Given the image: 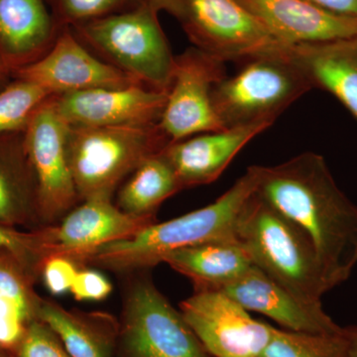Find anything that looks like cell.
Instances as JSON below:
<instances>
[{
  "label": "cell",
  "mask_w": 357,
  "mask_h": 357,
  "mask_svg": "<svg viewBox=\"0 0 357 357\" xmlns=\"http://www.w3.org/2000/svg\"><path fill=\"white\" fill-rule=\"evenodd\" d=\"M256 167V194L311 241L332 288L349 280L357 265V206L324 157L305 152L279 165Z\"/></svg>",
  "instance_id": "6da1fadb"
},
{
  "label": "cell",
  "mask_w": 357,
  "mask_h": 357,
  "mask_svg": "<svg viewBox=\"0 0 357 357\" xmlns=\"http://www.w3.org/2000/svg\"><path fill=\"white\" fill-rule=\"evenodd\" d=\"M257 167L246 173L213 203L164 222H154L135 236L93 251L86 265L116 273L144 271L163 263L178 249L236 239L237 220L257 188Z\"/></svg>",
  "instance_id": "7a4b0ae2"
},
{
  "label": "cell",
  "mask_w": 357,
  "mask_h": 357,
  "mask_svg": "<svg viewBox=\"0 0 357 357\" xmlns=\"http://www.w3.org/2000/svg\"><path fill=\"white\" fill-rule=\"evenodd\" d=\"M236 237L256 267L303 302L321 305L332 290L311 241L256 192L239 215Z\"/></svg>",
  "instance_id": "3957f363"
},
{
  "label": "cell",
  "mask_w": 357,
  "mask_h": 357,
  "mask_svg": "<svg viewBox=\"0 0 357 357\" xmlns=\"http://www.w3.org/2000/svg\"><path fill=\"white\" fill-rule=\"evenodd\" d=\"M159 11L146 0L96 20L69 27L96 56L154 91L168 93L175 56Z\"/></svg>",
  "instance_id": "277c9868"
},
{
  "label": "cell",
  "mask_w": 357,
  "mask_h": 357,
  "mask_svg": "<svg viewBox=\"0 0 357 357\" xmlns=\"http://www.w3.org/2000/svg\"><path fill=\"white\" fill-rule=\"evenodd\" d=\"M170 143L159 123L70 126L68 156L79 201L112 199L119 185Z\"/></svg>",
  "instance_id": "5b68a950"
},
{
  "label": "cell",
  "mask_w": 357,
  "mask_h": 357,
  "mask_svg": "<svg viewBox=\"0 0 357 357\" xmlns=\"http://www.w3.org/2000/svg\"><path fill=\"white\" fill-rule=\"evenodd\" d=\"M287 47L246 59L231 77L213 89V100L223 128L267 124L312 86L288 54Z\"/></svg>",
  "instance_id": "8992f818"
},
{
  "label": "cell",
  "mask_w": 357,
  "mask_h": 357,
  "mask_svg": "<svg viewBox=\"0 0 357 357\" xmlns=\"http://www.w3.org/2000/svg\"><path fill=\"white\" fill-rule=\"evenodd\" d=\"M116 357H213L148 274L124 293Z\"/></svg>",
  "instance_id": "52a82bcc"
},
{
  "label": "cell",
  "mask_w": 357,
  "mask_h": 357,
  "mask_svg": "<svg viewBox=\"0 0 357 357\" xmlns=\"http://www.w3.org/2000/svg\"><path fill=\"white\" fill-rule=\"evenodd\" d=\"M178 22L194 47L223 62H243L287 46L239 0H181Z\"/></svg>",
  "instance_id": "ba28073f"
},
{
  "label": "cell",
  "mask_w": 357,
  "mask_h": 357,
  "mask_svg": "<svg viewBox=\"0 0 357 357\" xmlns=\"http://www.w3.org/2000/svg\"><path fill=\"white\" fill-rule=\"evenodd\" d=\"M52 96L35 112L23 133L36 181L42 227L56 225L81 203L68 156L70 126L58 114Z\"/></svg>",
  "instance_id": "9c48e42d"
},
{
  "label": "cell",
  "mask_w": 357,
  "mask_h": 357,
  "mask_svg": "<svg viewBox=\"0 0 357 357\" xmlns=\"http://www.w3.org/2000/svg\"><path fill=\"white\" fill-rule=\"evenodd\" d=\"M227 76L225 62L196 47L175 56L172 82L159 126L170 143L222 130L213 93Z\"/></svg>",
  "instance_id": "30bf717a"
},
{
  "label": "cell",
  "mask_w": 357,
  "mask_h": 357,
  "mask_svg": "<svg viewBox=\"0 0 357 357\" xmlns=\"http://www.w3.org/2000/svg\"><path fill=\"white\" fill-rule=\"evenodd\" d=\"M180 312L213 357H260L274 326L257 321L218 289H195Z\"/></svg>",
  "instance_id": "8fae6325"
},
{
  "label": "cell",
  "mask_w": 357,
  "mask_h": 357,
  "mask_svg": "<svg viewBox=\"0 0 357 357\" xmlns=\"http://www.w3.org/2000/svg\"><path fill=\"white\" fill-rule=\"evenodd\" d=\"M13 79L38 84L52 96L95 89H121L142 84L89 50L69 27L59 33L50 50Z\"/></svg>",
  "instance_id": "7c38bea8"
},
{
  "label": "cell",
  "mask_w": 357,
  "mask_h": 357,
  "mask_svg": "<svg viewBox=\"0 0 357 357\" xmlns=\"http://www.w3.org/2000/svg\"><path fill=\"white\" fill-rule=\"evenodd\" d=\"M156 222V218L124 213L112 199H84L60 222L49 225L52 251L84 267L89 255L100 246L128 239Z\"/></svg>",
  "instance_id": "4fadbf2b"
},
{
  "label": "cell",
  "mask_w": 357,
  "mask_h": 357,
  "mask_svg": "<svg viewBox=\"0 0 357 357\" xmlns=\"http://www.w3.org/2000/svg\"><path fill=\"white\" fill-rule=\"evenodd\" d=\"M167 93L135 84L53 96L52 100L70 126H150L159 123Z\"/></svg>",
  "instance_id": "5bb4252c"
},
{
  "label": "cell",
  "mask_w": 357,
  "mask_h": 357,
  "mask_svg": "<svg viewBox=\"0 0 357 357\" xmlns=\"http://www.w3.org/2000/svg\"><path fill=\"white\" fill-rule=\"evenodd\" d=\"M246 311L264 314L284 330L310 333H338L340 326L321 305L307 304L253 266L243 277L218 289Z\"/></svg>",
  "instance_id": "9a60e30c"
},
{
  "label": "cell",
  "mask_w": 357,
  "mask_h": 357,
  "mask_svg": "<svg viewBox=\"0 0 357 357\" xmlns=\"http://www.w3.org/2000/svg\"><path fill=\"white\" fill-rule=\"evenodd\" d=\"M269 128L253 124L201 133L169 143L163 154L182 190L208 185L222 175L244 146Z\"/></svg>",
  "instance_id": "2e32d148"
},
{
  "label": "cell",
  "mask_w": 357,
  "mask_h": 357,
  "mask_svg": "<svg viewBox=\"0 0 357 357\" xmlns=\"http://www.w3.org/2000/svg\"><path fill=\"white\" fill-rule=\"evenodd\" d=\"M284 45L318 43L357 36V18L321 10L306 0H239Z\"/></svg>",
  "instance_id": "e0dca14e"
},
{
  "label": "cell",
  "mask_w": 357,
  "mask_h": 357,
  "mask_svg": "<svg viewBox=\"0 0 357 357\" xmlns=\"http://www.w3.org/2000/svg\"><path fill=\"white\" fill-rule=\"evenodd\" d=\"M62 29L46 0H0V65L13 77L43 57Z\"/></svg>",
  "instance_id": "ac0fdd59"
},
{
  "label": "cell",
  "mask_w": 357,
  "mask_h": 357,
  "mask_svg": "<svg viewBox=\"0 0 357 357\" xmlns=\"http://www.w3.org/2000/svg\"><path fill=\"white\" fill-rule=\"evenodd\" d=\"M287 51L312 88L335 96L357 121V36L289 45Z\"/></svg>",
  "instance_id": "d6986e66"
},
{
  "label": "cell",
  "mask_w": 357,
  "mask_h": 357,
  "mask_svg": "<svg viewBox=\"0 0 357 357\" xmlns=\"http://www.w3.org/2000/svg\"><path fill=\"white\" fill-rule=\"evenodd\" d=\"M23 133L0 135V223L35 229L42 227L36 181L26 153Z\"/></svg>",
  "instance_id": "ffe728a7"
},
{
  "label": "cell",
  "mask_w": 357,
  "mask_h": 357,
  "mask_svg": "<svg viewBox=\"0 0 357 357\" xmlns=\"http://www.w3.org/2000/svg\"><path fill=\"white\" fill-rule=\"evenodd\" d=\"M38 319L53 328L72 357H116L119 319L109 312L68 310L43 299Z\"/></svg>",
  "instance_id": "44dd1931"
},
{
  "label": "cell",
  "mask_w": 357,
  "mask_h": 357,
  "mask_svg": "<svg viewBox=\"0 0 357 357\" xmlns=\"http://www.w3.org/2000/svg\"><path fill=\"white\" fill-rule=\"evenodd\" d=\"M37 277L9 251L0 249V351L15 357L28 326L38 319L43 298L34 289Z\"/></svg>",
  "instance_id": "7402d4cb"
},
{
  "label": "cell",
  "mask_w": 357,
  "mask_h": 357,
  "mask_svg": "<svg viewBox=\"0 0 357 357\" xmlns=\"http://www.w3.org/2000/svg\"><path fill=\"white\" fill-rule=\"evenodd\" d=\"M192 281L194 289H220L248 273L255 264L236 239L178 249L163 259Z\"/></svg>",
  "instance_id": "603a6c76"
},
{
  "label": "cell",
  "mask_w": 357,
  "mask_h": 357,
  "mask_svg": "<svg viewBox=\"0 0 357 357\" xmlns=\"http://www.w3.org/2000/svg\"><path fill=\"white\" fill-rule=\"evenodd\" d=\"M180 191L177 175L162 151L148 157L126 178L115 204L129 215L156 218L160 206Z\"/></svg>",
  "instance_id": "cb8c5ba5"
},
{
  "label": "cell",
  "mask_w": 357,
  "mask_h": 357,
  "mask_svg": "<svg viewBox=\"0 0 357 357\" xmlns=\"http://www.w3.org/2000/svg\"><path fill=\"white\" fill-rule=\"evenodd\" d=\"M260 357H347L344 328L338 333H310L274 328Z\"/></svg>",
  "instance_id": "d4e9b609"
},
{
  "label": "cell",
  "mask_w": 357,
  "mask_h": 357,
  "mask_svg": "<svg viewBox=\"0 0 357 357\" xmlns=\"http://www.w3.org/2000/svg\"><path fill=\"white\" fill-rule=\"evenodd\" d=\"M52 95L38 84L15 79L0 89V135L24 132L37 112Z\"/></svg>",
  "instance_id": "484cf974"
},
{
  "label": "cell",
  "mask_w": 357,
  "mask_h": 357,
  "mask_svg": "<svg viewBox=\"0 0 357 357\" xmlns=\"http://www.w3.org/2000/svg\"><path fill=\"white\" fill-rule=\"evenodd\" d=\"M0 249L9 251L37 278L42 264L52 252L48 225L22 231L0 223Z\"/></svg>",
  "instance_id": "4316f807"
},
{
  "label": "cell",
  "mask_w": 357,
  "mask_h": 357,
  "mask_svg": "<svg viewBox=\"0 0 357 357\" xmlns=\"http://www.w3.org/2000/svg\"><path fill=\"white\" fill-rule=\"evenodd\" d=\"M140 0H46L61 28L96 20L128 9Z\"/></svg>",
  "instance_id": "83f0119b"
},
{
  "label": "cell",
  "mask_w": 357,
  "mask_h": 357,
  "mask_svg": "<svg viewBox=\"0 0 357 357\" xmlns=\"http://www.w3.org/2000/svg\"><path fill=\"white\" fill-rule=\"evenodd\" d=\"M15 357H72L61 338L41 319L33 321L18 345Z\"/></svg>",
  "instance_id": "f1b7e54d"
},
{
  "label": "cell",
  "mask_w": 357,
  "mask_h": 357,
  "mask_svg": "<svg viewBox=\"0 0 357 357\" xmlns=\"http://www.w3.org/2000/svg\"><path fill=\"white\" fill-rule=\"evenodd\" d=\"M79 264L64 255H51L44 260L40 271L46 288L52 295H63L69 292L77 272Z\"/></svg>",
  "instance_id": "f546056e"
},
{
  "label": "cell",
  "mask_w": 357,
  "mask_h": 357,
  "mask_svg": "<svg viewBox=\"0 0 357 357\" xmlns=\"http://www.w3.org/2000/svg\"><path fill=\"white\" fill-rule=\"evenodd\" d=\"M70 292L77 301H103L112 292L109 279L96 270L79 268Z\"/></svg>",
  "instance_id": "4dcf8cb0"
},
{
  "label": "cell",
  "mask_w": 357,
  "mask_h": 357,
  "mask_svg": "<svg viewBox=\"0 0 357 357\" xmlns=\"http://www.w3.org/2000/svg\"><path fill=\"white\" fill-rule=\"evenodd\" d=\"M306 1L328 13L345 16V17L357 18V0H306Z\"/></svg>",
  "instance_id": "1f68e13d"
},
{
  "label": "cell",
  "mask_w": 357,
  "mask_h": 357,
  "mask_svg": "<svg viewBox=\"0 0 357 357\" xmlns=\"http://www.w3.org/2000/svg\"><path fill=\"white\" fill-rule=\"evenodd\" d=\"M146 1L159 13L160 11H166L177 20L180 18L181 13H182V1L181 0H146Z\"/></svg>",
  "instance_id": "d6a6232c"
},
{
  "label": "cell",
  "mask_w": 357,
  "mask_h": 357,
  "mask_svg": "<svg viewBox=\"0 0 357 357\" xmlns=\"http://www.w3.org/2000/svg\"><path fill=\"white\" fill-rule=\"evenodd\" d=\"M344 337L347 342V357H357V325L345 326Z\"/></svg>",
  "instance_id": "836d02e7"
},
{
  "label": "cell",
  "mask_w": 357,
  "mask_h": 357,
  "mask_svg": "<svg viewBox=\"0 0 357 357\" xmlns=\"http://www.w3.org/2000/svg\"><path fill=\"white\" fill-rule=\"evenodd\" d=\"M8 77H10L7 75L6 70H4L3 68H2V66L0 65V84L3 83V82L6 81V79H8Z\"/></svg>",
  "instance_id": "e575fe53"
},
{
  "label": "cell",
  "mask_w": 357,
  "mask_h": 357,
  "mask_svg": "<svg viewBox=\"0 0 357 357\" xmlns=\"http://www.w3.org/2000/svg\"><path fill=\"white\" fill-rule=\"evenodd\" d=\"M0 356H3V357H7L6 356H4V354H2V352H1V351H0Z\"/></svg>",
  "instance_id": "d590c367"
},
{
  "label": "cell",
  "mask_w": 357,
  "mask_h": 357,
  "mask_svg": "<svg viewBox=\"0 0 357 357\" xmlns=\"http://www.w3.org/2000/svg\"><path fill=\"white\" fill-rule=\"evenodd\" d=\"M0 357H3V356H0Z\"/></svg>",
  "instance_id": "8d00e7d4"
}]
</instances>
